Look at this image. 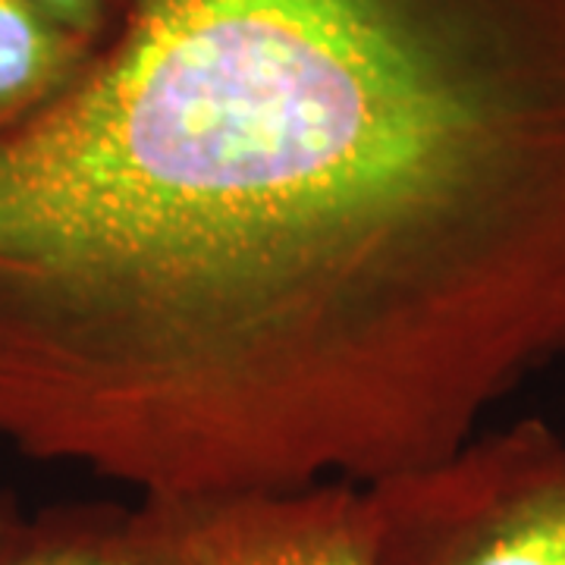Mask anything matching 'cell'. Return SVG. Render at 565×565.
<instances>
[{"label":"cell","mask_w":565,"mask_h":565,"mask_svg":"<svg viewBox=\"0 0 565 565\" xmlns=\"http://www.w3.org/2000/svg\"><path fill=\"white\" fill-rule=\"evenodd\" d=\"M0 565H151L136 509L51 505L0 541Z\"/></svg>","instance_id":"cell-5"},{"label":"cell","mask_w":565,"mask_h":565,"mask_svg":"<svg viewBox=\"0 0 565 565\" xmlns=\"http://www.w3.org/2000/svg\"><path fill=\"white\" fill-rule=\"evenodd\" d=\"M151 565H154V563H151Z\"/></svg>","instance_id":"cell-8"},{"label":"cell","mask_w":565,"mask_h":565,"mask_svg":"<svg viewBox=\"0 0 565 565\" xmlns=\"http://www.w3.org/2000/svg\"><path fill=\"white\" fill-rule=\"evenodd\" d=\"M17 525H20V512L7 503V500H0V541H3Z\"/></svg>","instance_id":"cell-7"},{"label":"cell","mask_w":565,"mask_h":565,"mask_svg":"<svg viewBox=\"0 0 565 565\" xmlns=\"http://www.w3.org/2000/svg\"><path fill=\"white\" fill-rule=\"evenodd\" d=\"M364 490L374 565H565V437L541 418Z\"/></svg>","instance_id":"cell-2"},{"label":"cell","mask_w":565,"mask_h":565,"mask_svg":"<svg viewBox=\"0 0 565 565\" xmlns=\"http://www.w3.org/2000/svg\"><path fill=\"white\" fill-rule=\"evenodd\" d=\"M92 47L32 0H0V132L54 102L79 76Z\"/></svg>","instance_id":"cell-4"},{"label":"cell","mask_w":565,"mask_h":565,"mask_svg":"<svg viewBox=\"0 0 565 565\" xmlns=\"http://www.w3.org/2000/svg\"><path fill=\"white\" fill-rule=\"evenodd\" d=\"M141 534L154 565H374L364 484L141 497Z\"/></svg>","instance_id":"cell-3"},{"label":"cell","mask_w":565,"mask_h":565,"mask_svg":"<svg viewBox=\"0 0 565 565\" xmlns=\"http://www.w3.org/2000/svg\"><path fill=\"white\" fill-rule=\"evenodd\" d=\"M41 13L51 22H57L61 29L79 35L85 41L102 39L104 20H107V3L110 0H32Z\"/></svg>","instance_id":"cell-6"},{"label":"cell","mask_w":565,"mask_h":565,"mask_svg":"<svg viewBox=\"0 0 565 565\" xmlns=\"http://www.w3.org/2000/svg\"><path fill=\"white\" fill-rule=\"evenodd\" d=\"M565 355V0H110L0 132V440L141 497L374 484Z\"/></svg>","instance_id":"cell-1"}]
</instances>
